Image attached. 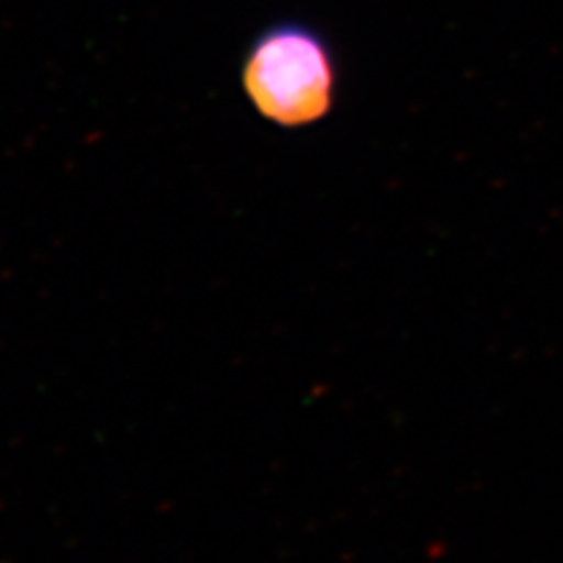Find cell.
Wrapping results in <instances>:
<instances>
[{
    "label": "cell",
    "instance_id": "6da1fadb",
    "mask_svg": "<svg viewBox=\"0 0 563 563\" xmlns=\"http://www.w3.org/2000/svg\"><path fill=\"white\" fill-rule=\"evenodd\" d=\"M240 78L256 113L287 130L314 125L336 106V52L303 22L263 29L244 52Z\"/></svg>",
    "mask_w": 563,
    "mask_h": 563
}]
</instances>
